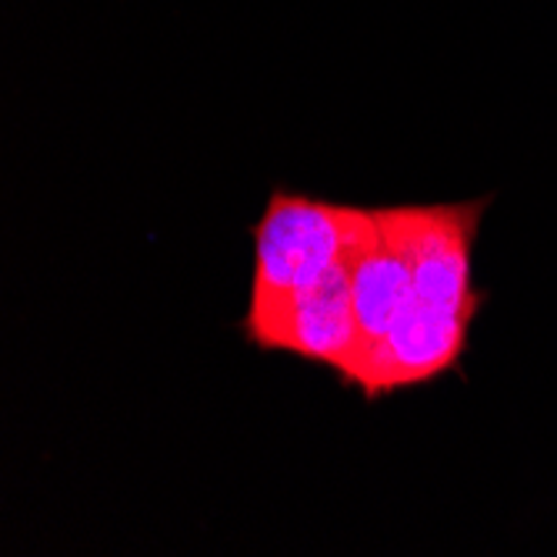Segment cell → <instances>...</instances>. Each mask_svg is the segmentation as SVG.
Instances as JSON below:
<instances>
[{
	"instance_id": "obj_1",
	"label": "cell",
	"mask_w": 557,
	"mask_h": 557,
	"mask_svg": "<svg viewBox=\"0 0 557 557\" xmlns=\"http://www.w3.org/2000/svg\"><path fill=\"white\" fill-rule=\"evenodd\" d=\"M361 211L364 208L274 190L264 218L250 227L255 277H250L247 311H264L271 304L318 284L347 255Z\"/></svg>"
},
{
	"instance_id": "obj_2",
	"label": "cell",
	"mask_w": 557,
	"mask_h": 557,
	"mask_svg": "<svg viewBox=\"0 0 557 557\" xmlns=\"http://www.w3.org/2000/svg\"><path fill=\"white\" fill-rule=\"evenodd\" d=\"M240 331L255 347L287 350L294 358L324 364L354 387L361 368V331L358 314H354L350 247L318 284L271 304L264 311H247Z\"/></svg>"
},
{
	"instance_id": "obj_3",
	"label": "cell",
	"mask_w": 557,
	"mask_h": 557,
	"mask_svg": "<svg viewBox=\"0 0 557 557\" xmlns=\"http://www.w3.org/2000/svg\"><path fill=\"white\" fill-rule=\"evenodd\" d=\"M484 308V300L471 304H444L428 300L414 290L394 318L387 334L368 354L364 371L358 377V391L374 400L394 391H408L454 371L465 358L471 327Z\"/></svg>"
},
{
	"instance_id": "obj_4",
	"label": "cell",
	"mask_w": 557,
	"mask_h": 557,
	"mask_svg": "<svg viewBox=\"0 0 557 557\" xmlns=\"http://www.w3.org/2000/svg\"><path fill=\"white\" fill-rule=\"evenodd\" d=\"M491 197L465 200V205H434V208H391V218L408 244L414 290L428 300L471 304L484 300L474 287L471 261L481 231V218Z\"/></svg>"
}]
</instances>
